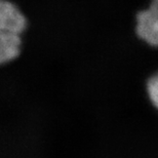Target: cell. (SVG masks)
Listing matches in <instances>:
<instances>
[{
  "mask_svg": "<svg viewBox=\"0 0 158 158\" xmlns=\"http://www.w3.org/2000/svg\"><path fill=\"white\" fill-rule=\"evenodd\" d=\"M145 90L150 105L158 113V71L147 78L145 82Z\"/></svg>",
  "mask_w": 158,
  "mask_h": 158,
  "instance_id": "cell-4",
  "label": "cell"
},
{
  "mask_svg": "<svg viewBox=\"0 0 158 158\" xmlns=\"http://www.w3.org/2000/svg\"><path fill=\"white\" fill-rule=\"evenodd\" d=\"M24 35L0 32V65L9 64L21 56Z\"/></svg>",
  "mask_w": 158,
  "mask_h": 158,
  "instance_id": "cell-3",
  "label": "cell"
},
{
  "mask_svg": "<svg viewBox=\"0 0 158 158\" xmlns=\"http://www.w3.org/2000/svg\"><path fill=\"white\" fill-rule=\"evenodd\" d=\"M28 29V18L17 3L0 0V32L24 35Z\"/></svg>",
  "mask_w": 158,
  "mask_h": 158,
  "instance_id": "cell-2",
  "label": "cell"
},
{
  "mask_svg": "<svg viewBox=\"0 0 158 158\" xmlns=\"http://www.w3.org/2000/svg\"><path fill=\"white\" fill-rule=\"evenodd\" d=\"M135 35L143 42L158 47V0H150L135 15Z\"/></svg>",
  "mask_w": 158,
  "mask_h": 158,
  "instance_id": "cell-1",
  "label": "cell"
}]
</instances>
